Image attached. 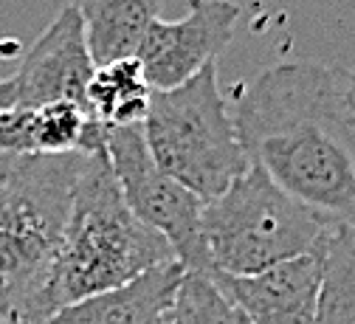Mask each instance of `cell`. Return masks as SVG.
<instances>
[{"instance_id":"cell-19","label":"cell","mask_w":355,"mask_h":324,"mask_svg":"<svg viewBox=\"0 0 355 324\" xmlns=\"http://www.w3.org/2000/svg\"><path fill=\"white\" fill-rule=\"evenodd\" d=\"M0 324H28V321H26V318H20V316H6Z\"/></svg>"},{"instance_id":"cell-10","label":"cell","mask_w":355,"mask_h":324,"mask_svg":"<svg viewBox=\"0 0 355 324\" xmlns=\"http://www.w3.org/2000/svg\"><path fill=\"white\" fill-rule=\"evenodd\" d=\"M184 273L187 271L181 262L169 259L144 271L127 285L102 291L57 310L42 324H161L172 310Z\"/></svg>"},{"instance_id":"cell-7","label":"cell","mask_w":355,"mask_h":324,"mask_svg":"<svg viewBox=\"0 0 355 324\" xmlns=\"http://www.w3.org/2000/svg\"><path fill=\"white\" fill-rule=\"evenodd\" d=\"M240 6L232 0H189L184 20H155L139 49L141 71L153 90L184 85L214 62L234 37Z\"/></svg>"},{"instance_id":"cell-4","label":"cell","mask_w":355,"mask_h":324,"mask_svg":"<svg viewBox=\"0 0 355 324\" xmlns=\"http://www.w3.org/2000/svg\"><path fill=\"white\" fill-rule=\"evenodd\" d=\"M144 142L158 169L206 203L223 195L251 167L220 94L214 62L184 85L153 90Z\"/></svg>"},{"instance_id":"cell-9","label":"cell","mask_w":355,"mask_h":324,"mask_svg":"<svg viewBox=\"0 0 355 324\" xmlns=\"http://www.w3.org/2000/svg\"><path fill=\"white\" fill-rule=\"evenodd\" d=\"M217 280L245 313L248 324H316L322 282L319 254L285 259L254 276L217 273Z\"/></svg>"},{"instance_id":"cell-5","label":"cell","mask_w":355,"mask_h":324,"mask_svg":"<svg viewBox=\"0 0 355 324\" xmlns=\"http://www.w3.org/2000/svg\"><path fill=\"white\" fill-rule=\"evenodd\" d=\"M336 223L248 167L232 187L206 203L203 231L217 273L254 276L285 259L319 254Z\"/></svg>"},{"instance_id":"cell-8","label":"cell","mask_w":355,"mask_h":324,"mask_svg":"<svg viewBox=\"0 0 355 324\" xmlns=\"http://www.w3.org/2000/svg\"><path fill=\"white\" fill-rule=\"evenodd\" d=\"M96 65L85 42V28L76 6L60 9L28 49L17 82V108L37 110L54 102H76L87 110V82Z\"/></svg>"},{"instance_id":"cell-2","label":"cell","mask_w":355,"mask_h":324,"mask_svg":"<svg viewBox=\"0 0 355 324\" xmlns=\"http://www.w3.org/2000/svg\"><path fill=\"white\" fill-rule=\"evenodd\" d=\"M169 259H175L172 246L127 206L107 153L85 155L62 243L40 296V324L68 305L127 285Z\"/></svg>"},{"instance_id":"cell-20","label":"cell","mask_w":355,"mask_h":324,"mask_svg":"<svg viewBox=\"0 0 355 324\" xmlns=\"http://www.w3.org/2000/svg\"><path fill=\"white\" fill-rule=\"evenodd\" d=\"M161 324H172V310H169V313L164 316V321H161Z\"/></svg>"},{"instance_id":"cell-14","label":"cell","mask_w":355,"mask_h":324,"mask_svg":"<svg viewBox=\"0 0 355 324\" xmlns=\"http://www.w3.org/2000/svg\"><path fill=\"white\" fill-rule=\"evenodd\" d=\"M172 324H248L217 273L187 271L172 302Z\"/></svg>"},{"instance_id":"cell-15","label":"cell","mask_w":355,"mask_h":324,"mask_svg":"<svg viewBox=\"0 0 355 324\" xmlns=\"http://www.w3.org/2000/svg\"><path fill=\"white\" fill-rule=\"evenodd\" d=\"M87 113L76 102H54L34 110V150L42 155L79 153Z\"/></svg>"},{"instance_id":"cell-16","label":"cell","mask_w":355,"mask_h":324,"mask_svg":"<svg viewBox=\"0 0 355 324\" xmlns=\"http://www.w3.org/2000/svg\"><path fill=\"white\" fill-rule=\"evenodd\" d=\"M0 153L37 155V150H34V110H28V108L0 110Z\"/></svg>"},{"instance_id":"cell-17","label":"cell","mask_w":355,"mask_h":324,"mask_svg":"<svg viewBox=\"0 0 355 324\" xmlns=\"http://www.w3.org/2000/svg\"><path fill=\"white\" fill-rule=\"evenodd\" d=\"M9 108H17V82H15V74L0 79V110H9Z\"/></svg>"},{"instance_id":"cell-1","label":"cell","mask_w":355,"mask_h":324,"mask_svg":"<svg viewBox=\"0 0 355 324\" xmlns=\"http://www.w3.org/2000/svg\"><path fill=\"white\" fill-rule=\"evenodd\" d=\"M347 71L279 62L234 102V130L254 167L336 225H355V113Z\"/></svg>"},{"instance_id":"cell-18","label":"cell","mask_w":355,"mask_h":324,"mask_svg":"<svg viewBox=\"0 0 355 324\" xmlns=\"http://www.w3.org/2000/svg\"><path fill=\"white\" fill-rule=\"evenodd\" d=\"M349 76H347V99H349V108H352V113H355V68L352 71H347Z\"/></svg>"},{"instance_id":"cell-3","label":"cell","mask_w":355,"mask_h":324,"mask_svg":"<svg viewBox=\"0 0 355 324\" xmlns=\"http://www.w3.org/2000/svg\"><path fill=\"white\" fill-rule=\"evenodd\" d=\"M82 153H0V321L40 324V296L71 212Z\"/></svg>"},{"instance_id":"cell-6","label":"cell","mask_w":355,"mask_h":324,"mask_svg":"<svg viewBox=\"0 0 355 324\" xmlns=\"http://www.w3.org/2000/svg\"><path fill=\"white\" fill-rule=\"evenodd\" d=\"M105 153L132 214L155 228L172 246V254L184 265V271L217 273L203 231L206 201H200L195 192L158 169L144 142V124H107Z\"/></svg>"},{"instance_id":"cell-12","label":"cell","mask_w":355,"mask_h":324,"mask_svg":"<svg viewBox=\"0 0 355 324\" xmlns=\"http://www.w3.org/2000/svg\"><path fill=\"white\" fill-rule=\"evenodd\" d=\"M153 87L141 71L139 57L116 60L94 71L87 82V113L110 127L144 124Z\"/></svg>"},{"instance_id":"cell-11","label":"cell","mask_w":355,"mask_h":324,"mask_svg":"<svg viewBox=\"0 0 355 324\" xmlns=\"http://www.w3.org/2000/svg\"><path fill=\"white\" fill-rule=\"evenodd\" d=\"M85 28V42L96 68L136 57L147 28L158 20L161 0H71Z\"/></svg>"},{"instance_id":"cell-13","label":"cell","mask_w":355,"mask_h":324,"mask_svg":"<svg viewBox=\"0 0 355 324\" xmlns=\"http://www.w3.org/2000/svg\"><path fill=\"white\" fill-rule=\"evenodd\" d=\"M319 259L316 324H355V225H336Z\"/></svg>"}]
</instances>
